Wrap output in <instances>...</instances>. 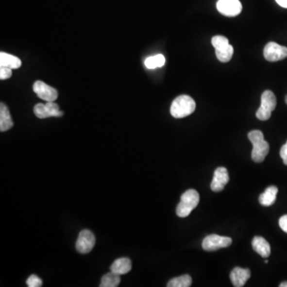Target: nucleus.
Returning <instances> with one entry per match:
<instances>
[{
	"instance_id": "obj_1",
	"label": "nucleus",
	"mask_w": 287,
	"mask_h": 287,
	"mask_svg": "<svg viewBox=\"0 0 287 287\" xmlns=\"http://www.w3.org/2000/svg\"><path fill=\"white\" fill-rule=\"evenodd\" d=\"M248 139L253 145L252 158L254 162L261 163L269 153V144L264 140V136L259 130H253L248 134Z\"/></svg>"
},
{
	"instance_id": "obj_2",
	"label": "nucleus",
	"mask_w": 287,
	"mask_h": 287,
	"mask_svg": "<svg viewBox=\"0 0 287 287\" xmlns=\"http://www.w3.org/2000/svg\"><path fill=\"white\" fill-rule=\"evenodd\" d=\"M196 102L190 96H179L171 105V116L175 118H184L189 116L196 110Z\"/></svg>"
},
{
	"instance_id": "obj_3",
	"label": "nucleus",
	"mask_w": 287,
	"mask_h": 287,
	"mask_svg": "<svg viewBox=\"0 0 287 287\" xmlns=\"http://www.w3.org/2000/svg\"><path fill=\"white\" fill-rule=\"evenodd\" d=\"M200 202V195L198 191L189 189L185 191L181 196V202L176 207V214L179 217L185 218L189 216Z\"/></svg>"
},
{
	"instance_id": "obj_4",
	"label": "nucleus",
	"mask_w": 287,
	"mask_h": 287,
	"mask_svg": "<svg viewBox=\"0 0 287 287\" xmlns=\"http://www.w3.org/2000/svg\"><path fill=\"white\" fill-rule=\"evenodd\" d=\"M232 243V239L229 237L218 236V235H211L203 239L202 247L204 251L207 252H215L220 248L229 247Z\"/></svg>"
},
{
	"instance_id": "obj_5",
	"label": "nucleus",
	"mask_w": 287,
	"mask_h": 287,
	"mask_svg": "<svg viewBox=\"0 0 287 287\" xmlns=\"http://www.w3.org/2000/svg\"><path fill=\"white\" fill-rule=\"evenodd\" d=\"M96 243L95 236L89 230H83L78 235L76 242V249L81 254H87L94 249Z\"/></svg>"
},
{
	"instance_id": "obj_6",
	"label": "nucleus",
	"mask_w": 287,
	"mask_h": 287,
	"mask_svg": "<svg viewBox=\"0 0 287 287\" xmlns=\"http://www.w3.org/2000/svg\"><path fill=\"white\" fill-rule=\"evenodd\" d=\"M263 54L267 61L272 63L283 60L287 57V47L271 42L266 45Z\"/></svg>"
},
{
	"instance_id": "obj_7",
	"label": "nucleus",
	"mask_w": 287,
	"mask_h": 287,
	"mask_svg": "<svg viewBox=\"0 0 287 287\" xmlns=\"http://www.w3.org/2000/svg\"><path fill=\"white\" fill-rule=\"evenodd\" d=\"M217 10L223 16L234 17L241 13L242 4L239 0H219Z\"/></svg>"
},
{
	"instance_id": "obj_8",
	"label": "nucleus",
	"mask_w": 287,
	"mask_h": 287,
	"mask_svg": "<svg viewBox=\"0 0 287 287\" xmlns=\"http://www.w3.org/2000/svg\"><path fill=\"white\" fill-rule=\"evenodd\" d=\"M33 89L38 98L46 101H54L58 98V91L42 81L35 82L34 84Z\"/></svg>"
},
{
	"instance_id": "obj_9",
	"label": "nucleus",
	"mask_w": 287,
	"mask_h": 287,
	"mask_svg": "<svg viewBox=\"0 0 287 287\" xmlns=\"http://www.w3.org/2000/svg\"><path fill=\"white\" fill-rule=\"evenodd\" d=\"M228 181H229V175L227 169L223 167L218 168L214 172L211 188L215 192L223 191Z\"/></svg>"
},
{
	"instance_id": "obj_10",
	"label": "nucleus",
	"mask_w": 287,
	"mask_h": 287,
	"mask_svg": "<svg viewBox=\"0 0 287 287\" xmlns=\"http://www.w3.org/2000/svg\"><path fill=\"white\" fill-rule=\"evenodd\" d=\"M251 277V270L243 269L240 267H236L232 270L230 274V278L232 284L236 287H243L247 283Z\"/></svg>"
},
{
	"instance_id": "obj_11",
	"label": "nucleus",
	"mask_w": 287,
	"mask_h": 287,
	"mask_svg": "<svg viewBox=\"0 0 287 287\" xmlns=\"http://www.w3.org/2000/svg\"><path fill=\"white\" fill-rule=\"evenodd\" d=\"M252 247L263 258H268L270 254V246L265 238L261 236H255L252 240Z\"/></svg>"
},
{
	"instance_id": "obj_12",
	"label": "nucleus",
	"mask_w": 287,
	"mask_h": 287,
	"mask_svg": "<svg viewBox=\"0 0 287 287\" xmlns=\"http://www.w3.org/2000/svg\"><path fill=\"white\" fill-rule=\"evenodd\" d=\"M110 270L112 272L119 275L127 274L132 270V262L129 258H118L114 261Z\"/></svg>"
},
{
	"instance_id": "obj_13",
	"label": "nucleus",
	"mask_w": 287,
	"mask_h": 287,
	"mask_svg": "<svg viewBox=\"0 0 287 287\" xmlns=\"http://www.w3.org/2000/svg\"><path fill=\"white\" fill-rule=\"evenodd\" d=\"M13 120L7 105L1 103L0 105V131L6 132L13 127Z\"/></svg>"
},
{
	"instance_id": "obj_14",
	"label": "nucleus",
	"mask_w": 287,
	"mask_h": 287,
	"mask_svg": "<svg viewBox=\"0 0 287 287\" xmlns=\"http://www.w3.org/2000/svg\"><path fill=\"white\" fill-rule=\"evenodd\" d=\"M278 187L275 186H270L267 187L263 194H261L258 198V201L261 205L264 207H270L274 204L276 201L277 194H278Z\"/></svg>"
},
{
	"instance_id": "obj_15",
	"label": "nucleus",
	"mask_w": 287,
	"mask_h": 287,
	"mask_svg": "<svg viewBox=\"0 0 287 287\" xmlns=\"http://www.w3.org/2000/svg\"><path fill=\"white\" fill-rule=\"evenodd\" d=\"M276 97L270 90L263 92L261 97V107L267 111L273 112L276 108Z\"/></svg>"
},
{
	"instance_id": "obj_16",
	"label": "nucleus",
	"mask_w": 287,
	"mask_h": 287,
	"mask_svg": "<svg viewBox=\"0 0 287 287\" xmlns=\"http://www.w3.org/2000/svg\"><path fill=\"white\" fill-rule=\"evenodd\" d=\"M22 65L19 58L9 53L1 52L0 53V67H8L11 69H18Z\"/></svg>"
},
{
	"instance_id": "obj_17",
	"label": "nucleus",
	"mask_w": 287,
	"mask_h": 287,
	"mask_svg": "<svg viewBox=\"0 0 287 287\" xmlns=\"http://www.w3.org/2000/svg\"><path fill=\"white\" fill-rule=\"evenodd\" d=\"M120 275L110 272L105 274L101 280V287H117L120 283Z\"/></svg>"
},
{
	"instance_id": "obj_18",
	"label": "nucleus",
	"mask_w": 287,
	"mask_h": 287,
	"mask_svg": "<svg viewBox=\"0 0 287 287\" xmlns=\"http://www.w3.org/2000/svg\"><path fill=\"white\" fill-rule=\"evenodd\" d=\"M191 278L188 274H184L180 277L172 278L168 283V287H191Z\"/></svg>"
},
{
	"instance_id": "obj_19",
	"label": "nucleus",
	"mask_w": 287,
	"mask_h": 287,
	"mask_svg": "<svg viewBox=\"0 0 287 287\" xmlns=\"http://www.w3.org/2000/svg\"><path fill=\"white\" fill-rule=\"evenodd\" d=\"M165 63V58L163 54L149 57L145 61V67H147L148 69H155L157 67H162Z\"/></svg>"
},
{
	"instance_id": "obj_20",
	"label": "nucleus",
	"mask_w": 287,
	"mask_h": 287,
	"mask_svg": "<svg viewBox=\"0 0 287 287\" xmlns=\"http://www.w3.org/2000/svg\"><path fill=\"white\" fill-rule=\"evenodd\" d=\"M233 53H234V49L230 44L223 49L216 51V57L221 63H228L232 59Z\"/></svg>"
},
{
	"instance_id": "obj_21",
	"label": "nucleus",
	"mask_w": 287,
	"mask_h": 287,
	"mask_svg": "<svg viewBox=\"0 0 287 287\" xmlns=\"http://www.w3.org/2000/svg\"><path fill=\"white\" fill-rule=\"evenodd\" d=\"M212 43L214 48L217 51L227 47L229 45V41L224 36L216 35L212 38Z\"/></svg>"
},
{
	"instance_id": "obj_22",
	"label": "nucleus",
	"mask_w": 287,
	"mask_h": 287,
	"mask_svg": "<svg viewBox=\"0 0 287 287\" xmlns=\"http://www.w3.org/2000/svg\"><path fill=\"white\" fill-rule=\"evenodd\" d=\"M34 113L37 118H40V119L50 118L49 111L47 109L46 104H42V103L37 104L34 108Z\"/></svg>"
},
{
	"instance_id": "obj_23",
	"label": "nucleus",
	"mask_w": 287,
	"mask_h": 287,
	"mask_svg": "<svg viewBox=\"0 0 287 287\" xmlns=\"http://www.w3.org/2000/svg\"><path fill=\"white\" fill-rule=\"evenodd\" d=\"M47 109L49 111L50 118L51 117H56V118H59L63 115V112L59 109L58 105L54 103V101H47Z\"/></svg>"
},
{
	"instance_id": "obj_24",
	"label": "nucleus",
	"mask_w": 287,
	"mask_h": 287,
	"mask_svg": "<svg viewBox=\"0 0 287 287\" xmlns=\"http://www.w3.org/2000/svg\"><path fill=\"white\" fill-rule=\"evenodd\" d=\"M27 284L29 287H40L43 286V281L35 274H32L27 278Z\"/></svg>"
},
{
	"instance_id": "obj_25",
	"label": "nucleus",
	"mask_w": 287,
	"mask_h": 287,
	"mask_svg": "<svg viewBox=\"0 0 287 287\" xmlns=\"http://www.w3.org/2000/svg\"><path fill=\"white\" fill-rule=\"evenodd\" d=\"M270 116H271V112L267 111V110L263 109V108H262L261 106L258 108V110L256 112V117H257L258 120H269Z\"/></svg>"
},
{
	"instance_id": "obj_26",
	"label": "nucleus",
	"mask_w": 287,
	"mask_h": 287,
	"mask_svg": "<svg viewBox=\"0 0 287 287\" xmlns=\"http://www.w3.org/2000/svg\"><path fill=\"white\" fill-rule=\"evenodd\" d=\"M12 75V69L8 67H0V79L5 80Z\"/></svg>"
},
{
	"instance_id": "obj_27",
	"label": "nucleus",
	"mask_w": 287,
	"mask_h": 287,
	"mask_svg": "<svg viewBox=\"0 0 287 287\" xmlns=\"http://www.w3.org/2000/svg\"><path fill=\"white\" fill-rule=\"evenodd\" d=\"M279 226L283 232L287 233V215L282 216L279 219Z\"/></svg>"
},
{
	"instance_id": "obj_28",
	"label": "nucleus",
	"mask_w": 287,
	"mask_h": 287,
	"mask_svg": "<svg viewBox=\"0 0 287 287\" xmlns=\"http://www.w3.org/2000/svg\"><path fill=\"white\" fill-rule=\"evenodd\" d=\"M281 158L283 159V163L287 165V141L285 145H283L280 150Z\"/></svg>"
},
{
	"instance_id": "obj_29",
	"label": "nucleus",
	"mask_w": 287,
	"mask_h": 287,
	"mask_svg": "<svg viewBox=\"0 0 287 287\" xmlns=\"http://www.w3.org/2000/svg\"><path fill=\"white\" fill-rule=\"evenodd\" d=\"M275 1L281 7L287 8V0H275Z\"/></svg>"
},
{
	"instance_id": "obj_30",
	"label": "nucleus",
	"mask_w": 287,
	"mask_h": 287,
	"mask_svg": "<svg viewBox=\"0 0 287 287\" xmlns=\"http://www.w3.org/2000/svg\"><path fill=\"white\" fill-rule=\"evenodd\" d=\"M280 287H287V282H284V283H281L279 285Z\"/></svg>"
},
{
	"instance_id": "obj_31",
	"label": "nucleus",
	"mask_w": 287,
	"mask_h": 287,
	"mask_svg": "<svg viewBox=\"0 0 287 287\" xmlns=\"http://www.w3.org/2000/svg\"><path fill=\"white\" fill-rule=\"evenodd\" d=\"M264 263H268V260H267V259H266V260L264 261Z\"/></svg>"
},
{
	"instance_id": "obj_32",
	"label": "nucleus",
	"mask_w": 287,
	"mask_h": 287,
	"mask_svg": "<svg viewBox=\"0 0 287 287\" xmlns=\"http://www.w3.org/2000/svg\"><path fill=\"white\" fill-rule=\"evenodd\" d=\"M286 102H287V96L286 97Z\"/></svg>"
}]
</instances>
